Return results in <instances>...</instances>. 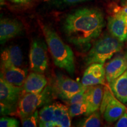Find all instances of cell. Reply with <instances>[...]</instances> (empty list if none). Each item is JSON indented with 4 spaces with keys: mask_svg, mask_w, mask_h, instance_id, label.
I'll list each match as a JSON object with an SVG mask.
<instances>
[{
    "mask_svg": "<svg viewBox=\"0 0 127 127\" xmlns=\"http://www.w3.org/2000/svg\"><path fill=\"white\" fill-rule=\"evenodd\" d=\"M105 24L104 15L100 9L81 8L65 16L62 23V31L69 43L85 48L99 37Z\"/></svg>",
    "mask_w": 127,
    "mask_h": 127,
    "instance_id": "obj_1",
    "label": "cell"
},
{
    "mask_svg": "<svg viewBox=\"0 0 127 127\" xmlns=\"http://www.w3.org/2000/svg\"><path fill=\"white\" fill-rule=\"evenodd\" d=\"M42 31L55 65L65 70L71 75H74L75 61L71 48L63 42L56 31L51 27L44 25Z\"/></svg>",
    "mask_w": 127,
    "mask_h": 127,
    "instance_id": "obj_2",
    "label": "cell"
},
{
    "mask_svg": "<svg viewBox=\"0 0 127 127\" xmlns=\"http://www.w3.org/2000/svg\"><path fill=\"white\" fill-rule=\"evenodd\" d=\"M124 42L111 34H104L95 42L85 58V63L104 64L123 48Z\"/></svg>",
    "mask_w": 127,
    "mask_h": 127,
    "instance_id": "obj_3",
    "label": "cell"
},
{
    "mask_svg": "<svg viewBox=\"0 0 127 127\" xmlns=\"http://www.w3.org/2000/svg\"><path fill=\"white\" fill-rule=\"evenodd\" d=\"M54 93L51 87L48 86L39 93H23L17 107V112L21 119L31 115L38 108L48 104Z\"/></svg>",
    "mask_w": 127,
    "mask_h": 127,
    "instance_id": "obj_4",
    "label": "cell"
},
{
    "mask_svg": "<svg viewBox=\"0 0 127 127\" xmlns=\"http://www.w3.org/2000/svg\"><path fill=\"white\" fill-rule=\"evenodd\" d=\"M23 88L9 83L2 78H0V101L1 114H11L17 110V107Z\"/></svg>",
    "mask_w": 127,
    "mask_h": 127,
    "instance_id": "obj_5",
    "label": "cell"
},
{
    "mask_svg": "<svg viewBox=\"0 0 127 127\" xmlns=\"http://www.w3.org/2000/svg\"><path fill=\"white\" fill-rule=\"evenodd\" d=\"M127 111V108L123 102L115 97L110 88L105 87L103 99L100 106V112L104 120L111 124L117 121Z\"/></svg>",
    "mask_w": 127,
    "mask_h": 127,
    "instance_id": "obj_6",
    "label": "cell"
},
{
    "mask_svg": "<svg viewBox=\"0 0 127 127\" xmlns=\"http://www.w3.org/2000/svg\"><path fill=\"white\" fill-rule=\"evenodd\" d=\"M47 48L41 39L33 40L30 48L29 59L30 68L32 71L44 73L48 66Z\"/></svg>",
    "mask_w": 127,
    "mask_h": 127,
    "instance_id": "obj_7",
    "label": "cell"
},
{
    "mask_svg": "<svg viewBox=\"0 0 127 127\" xmlns=\"http://www.w3.org/2000/svg\"><path fill=\"white\" fill-rule=\"evenodd\" d=\"M83 84L64 75L55 78L52 87L54 93L64 101H68L76 94L85 88Z\"/></svg>",
    "mask_w": 127,
    "mask_h": 127,
    "instance_id": "obj_8",
    "label": "cell"
},
{
    "mask_svg": "<svg viewBox=\"0 0 127 127\" xmlns=\"http://www.w3.org/2000/svg\"><path fill=\"white\" fill-rule=\"evenodd\" d=\"M105 71L104 64L93 63L85 69L82 78L81 83L84 86L102 85L105 79Z\"/></svg>",
    "mask_w": 127,
    "mask_h": 127,
    "instance_id": "obj_9",
    "label": "cell"
},
{
    "mask_svg": "<svg viewBox=\"0 0 127 127\" xmlns=\"http://www.w3.org/2000/svg\"><path fill=\"white\" fill-rule=\"evenodd\" d=\"M23 24L16 19L2 18L0 22V42L2 44L21 34Z\"/></svg>",
    "mask_w": 127,
    "mask_h": 127,
    "instance_id": "obj_10",
    "label": "cell"
},
{
    "mask_svg": "<svg viewBox=\"0 0 127 127\" xmlns=\"http://www.w3.org/2000/svg\"><path fill=\"white\" fill-rule=\"evenodd\" d=\"M104 88L101 85H91L87 87L85 91V102L87 106L85 115L98 110L104 96Z\"/></svg>",
    "mask_w": 127,
    "mask_h": 127,
    "instance_id": "obj_11",
    "label": "cell"
},
{
    "mask_svg": "<svg viewBox=\"0 0 127 127\" xmlns=\"http://www.w3.org/2000/svg\"><path fill=\"white\" fill-rule=\"evenodd\" d=\"M127 69V58L126 56L118 55L109 61L105 66V78L110 83L121 76Z\"/></svg>",
    "mask_w": 127,
    "mask_h": 127,
    "instance_id": "obj_12",
    "label": "cell"
},
{
    "mask_svg": "<svg viewBox=\"0 0 127 127\" xmlns=\"http://www.w3.org/2000/svg\"><path fill=\"white\" fill-rule=\"evenodd\" d=\"M27 71L20 67L1 64V78L16 86L22 87L27 78Z\"/></svg>",
    "mask_w": 127,
    "mask_h": 127,
    "instance_id": "obj_13",
    "label": "cell"
},
{
    "mask_svg": "<svg viewBox=\"0 0 127 127\" xmlns=\"http://www.w3.org/2000/svg\"><path fill=\"white\" fill-rule=\"evenodd\" d=\"M47 80L42 73L31 72L27 77L24 84L23 93H39L45 88Z\"/></svg>",
    "mask_w": 127,
    "mask_h": 127,
    "instance_id": "obj_14",
    "label": "cell"
},
{
    "mask_svg": "<svg viewBox=\"0 0 127 127\" xmlns=\"http://www.w3.org/2000/svg\"><path fill=\"white\" fill-rule=\"evenodd\" d=\"M108 29L109 34L124 42L127 41V24L118 14L108 18Z\"/></svg>",
    "mask_w": 127,
    "mask_h": 127,
    "instance_id": "obj_15",
    "label": "cell"
},
{
    "mask_svg": "<svg viewBox=\"0 0 127 127\" xmlns=\"http://www.w3.org/2000/svg\"><path fill=\"white\" fill-rule=\"evenodd\" d=\"M1 64L20 67L23 65V54L18 45H11L1 52Z\"/></svg>",
    "mask_w": 127,
    "mask_h": 127,
    "instance_id": "obj_16",
    "label": "cell"
},
{
    "mask_svg": "<svg viewBox=\"0 0 127 127\" xmlns=\"http://www.w3.org/2000/svg\"><path fill=\"white\" fill-rule=\"evenodd\" d=\"M109 86L117 99L123 104H127V69L121 75L109 83Z\"/></svg>",
    "mask_w": 127,
    "mask_h": 127,
    "instance_id": "obj_17",
    "label": "cell"
},
{
    "mask_svg": "<svg viewBox=\"0 0 127 127\" xmlns=\"http://www.w3.org/2000/svg\"><path fill=\"white\" fill-rule=\"evenodd\" d=\"M56 102L45 105L39 112V127H53Z\"/></svg>",
    "mask_w": 127,
    "mask_h": 127,
    "instance_id": "obj_18",
    "label": "cell"
},
{
    "mask_svg": "<svg viewBox=\"0 0 127 127\" xmlns=\"http://www.w3.org/2000/svg\"><path fill=\"white\" fill-rule=\"evenodd\" d=\"M101 112L96 111L87 115L86 118L82 119L79 122L77 126L82 127H99L101 125Z\"/></svg>",
    "mask_w": 127,
    "mask_h": 127,
    "instance_id": "obj_19",
    "label": "cell"
},
{
    "mask_svg": "<svg viewBox=\"0 0 127 127\" xmlns=\"http://www.w3.org/2000/svg\"><path fill=\"white\" fill-rule=\"evenodd\" d=\"M88 1L90 0H50L48 4L51 7L54 8L63 9Z\"/></svg>",
    "mask_w": 127,
    "mask_h": 127,
    "instance_id": "obj_20",
    "label": "cell"
},
{
    "mask_svg": "<svg viewBox=\"0 0 127 127\" xmlns=\"http://www.w3.org/2000/svg\"><path fill=\"white\" fill-rule=\"evenodd\" d=\"M87 110V106L85 102L74 103L69 104L68 112L71 118L85 114Z\"/></svg>",
    "mask_w": 127,
    "mask_h": 127,
    "instance_id": "obj_21",
    "label": "cell"
},
{
    "mask_svg": "<svg viewBox=\"0 0 127 127\" xmlns=\"http://www.w3.org/2000/svg\"><path fill=\"white\" fill-rule=\"evenodd\" d=\"M21 121L22 126L24 127H37L39 122V112L38 110H36L34 113L21 119Z\"/></svg>",
    "mask_w": 127,
    "mask_h": 127,
    "instance_id": "obj_22",
    "label": "cell"
},
{
    "mask_svg": "<svg viewBox=\"0 0 127 127\" xmlns=\"http://www.w3.org/2000/svg\"><path fill=\"white\" fill-rule=\"evenodd\" d=\"M19 122L17 119L12 117H2L0 119L1 127H18Z\"/></svg>",
    "mask_w": 127,
    "mask_h": 127,
    "instance_id": "obj_23",
    "label": "cell"
},
{
    "mask_svg": "<svg viewBox=\"0 0 127 127\" xmlns=\"http://www.w3.org/2000/svg\"><path fill=\"white\" fill-rule=\"evenodd\" d=\"M87 87H85L83 90L81 91H79V93L76 94L75 95L71 98L68 101H67L69 104H74V103H78V102H85V91H86Z\"/></svg>",
    "mask_w": 127,
    "mask_h": 127,
    "instance_id": "obj_24",
    "label": "cell"
},
{
    "mask_svg": "<svg viewBox=\"0 0 127 127\" xmlns=\"http://www.w3.org/2000/svg\"><path fill=\"white\" fill-rule=\"evenodd\" d=\"M116 127H127V111L125 112L115 124Z\"/></svg>",
    "mask_w": 127,
    "mask_h": 127,
    "instance_id": "obj_25",
    "label": "cell"
},
{
    "mask_svg": "<svg viewBox=\"0 0 127 127\" xmlns=\"http://www.w3.org/2000/svg\"><path fill=\"white\" fill-rule=\"evenodd\" d=\"M115 13L121 17L127 24V5L124 6L122 8H120L116 11Z\"/></svg>",
    "mask_w": 127,
    "mask_h": 127,
    "instance_id": "obj_26",
    "label": "cell"
},
{
    "mask_svg": "<svg viewBox=\"0 0 127 127\" xmlns=\"http://www.w3.org/2000/svg\"><path fill=\"white\" fill-rule=\"evenodd\" d=\"M12 4L17 5H25L30 4L33 0H8Z\"/></svg>",
    "mask_w": 127,
    "mask_h": 127,
    "instance_id": "obj_27",
    "label": "cell"
},
{
    "mask_svg": "<svg viewBox=\"0 0 127 127\" xmlns=\"http://www.w3.org/2000/svg\"><path fill=\"white\" fill-rule=\"evenodd\" d=\"M120 2L122 7L127 5V0H121Z\"/></svg>",
    "mask_w": 127,
    "mask_h": 127,
    "instance_id": "obj_28",
    "label": "cell"
},
{
    "mask_svg": "<svg viewBox=\"0 0 127 127\" xmlns=\"http://www.w3.org/2000/svg\"><path fill=\"white\" fill-rule=\"evenodd\" d=\"M4 4V0H1V5H2Z\"/></svg>",
    "mask_w": 127,
    "mask_h": 127,
    "instance_id": "obj_29",
    "label": "cell"
},
{
    "mask_svg": "<svg viewBox=\"0 0 127 127\" xmlns=\"http://www.w3.org/2000/svg\"><path fill=\"white\" fill-rule=\"evenodd\" d=\"M125 56H126V57L127 58V51L126 52V54H125Z\"/></svg>",
    "mask_w": 127,
    "mask_h": 127,
    "instance_id": "obj_30",
    "label": "cell"
}]
</instances>
